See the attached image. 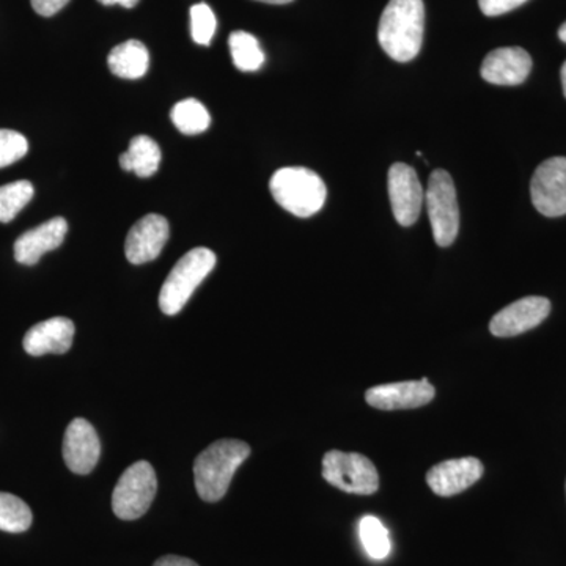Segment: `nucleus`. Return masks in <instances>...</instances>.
<instances>
[{"label": "nucleus", "mask_w": 566, "mask_h": 566, "mask_svg": "<svg viewBox=\"0 0 566 566\" xmlns=\"http://www.w3.org/2000/svg\"><path fill=\"white\" fill-rule=\"evenodd\" d=\"M158 491L156 472L147 461H137L123 472L114 494L112 510L123 521L139 520L150 509Z\"/></svg>", "instance_id": "423d86ee"}, {"label": "nucleus", "mask_w": 566, "mask_h": 566, "mask_svg": "<svg viewBox=\"0 0 566 566\" xmlns=\"http://www.w3.org/2000/svg\"><path fill=\"white\" fill-rule=\"evenodd\" d=\"M169 222L161 214H148L134 223L126 238V259L133 264L153 262L169 240Z\"/></svg>", "instance_id": "f8f14e48"}, {"label": "nucleus", "mask_w": 566, "mask_h": 566, "mask_svg": "<svg viewBox=\"0 0 566 566\" xmlns=\"http://www.w3.org/2000/svg\"><path fill=\"white\" fill-rule=\"evenodd\" d=\"M549 312L551 303L546 297H523L494 315L490 323L491 334L506 338L527 333L545 322Z\"/></svg>", "instance_id": "9d476101"}, {"label": "nucleus", "mask_w": 566, "mask_h": 566, "mask_svg": "<svg viewBox=\"0 0 566 566\" xmlns=\"http://www.w3.org/2000/svg\"><path fill=\"white\" fill-rule=\"evenodd\" d=\"M387 186L395 219L400 226L411 227L419 219L424 202L423 188L416 170L408 164H394L389 169Z\"/></svg>", "instance_id": "1a4fd4ad"}, {"label": "nucleus", "mask_w": 566, "mask_h": 566, "mask_svg": "<svg viewBox=\"0 0 566 566\" xmlns=\"http://www.w3.org/2000/svg\"><path fill=\"white\" fill-rule=\"evenodd\" d=\"M214 252L207 248H196L186 253L180 262L167 275L159 293V308L163 314L172 316L180 314L182 307L191 300L197 286L214 270Z\"/></svg>", "instance_id": "20e7f679"}, {"label": "nucleus", "mask_w": 566, "mask_h": 566, "mask_svg": "<svg viewBox=\"0 0 566 566\" xmlns=\"http://www.w3.org/2000/svg\"><path fill=\"white\" fill-rule=\"evenodd\" d=\"M170 117H172L178 132L186 134V136L202 134L211 125L210 112L202 103L192 98L182 99V102L175 104Z\"/></svg>", "instance_id": "aec40b11"}, {"label": "nucleus", "mask_w": 566, "mask_h": 566, "mask_svg": "<svg viewBox=\"0 0 566 566\" xmlns=\"http://www.w3.org/2000/svg\"><path fill=\"white\" fill-rule=\"evenodd\" d=\"M423 0H390L379 21L378 40L395 62H411L422 50Z\"/></svg>", "instance_id": "f257e3e1"}, {"label": "nucleus", "mask_w": 566, "mask_h": 566, "mask_svg": "<svg viewBox=\"0 0 566 566\" xmlns=\"http://www.w3.org/2000/svg\"><path fill=\"white\" fill-rule=\"evenodd\" d=\"M161 159V148L151 137L136 136L129 142L128 151L120 156V166L126 172L148 178L158 172Z\"/></svg>", "instance_id": "6ab92c4d"}, {"label": "nucleus", "mask_w": 566, "mask_h": 566, "mask_svg": "<svg viewBox=\"0 0 566 566\" xmlns=\"http://www.w3.org/2000/svg\"><path fill=\"white\" fill-rule=\"evenodd\" d=\"M256 2L271 3V6H285V3L293 2V0H256Z\"/></svg>", "instance_id": "7c9ffc66"}, {"label": "nucleus", "mask_w": 566, "mask_h": 566, "mask_svg": "<svg viewBox=\"0 0 566 566\" xmlns=\"http://www.w3.org/2000/svg\"><path fill=\"white\" fill-rule=\"evenodd\" d=\"M359 536L368 556L375 560H382L389 556L392 543H390L389 532L378 517L364 516L359 523Z\"/></svg>", "instance_id": "5701e85b"}, {"label": "nucleus", "mask_w": 566, "mask_h": 566, "mask_svg": "<svg viewBox=\"0 0 566 566\" xmlns=\"http://www.w3.org/2000/svg\"><path fill=\"white\" fill-rule=\"evenodd\" d=\"M29 151L28 139L11 129H0V169L24 158Z\"/></svg>", "instance_id": "a878e982"}, {"label": "nucleus", "mask_w": 566, "mask_h": 566, "mask_svg": "<svg viewBox=\"0 0 566 566\" xmlns=\"http://www.w3.org/2000/svg\"><path fill=\"white\" fill-rule=\"evenodd\" d=\"M532 202L546 218L566 214V158L539 164L531 182Z\"/></svg>", "instance_id": "6e6552de"}, {"label": "nucleus", "mask_w": 566, "mask_h": 566, "mask_svg": "<svg viewBox=\"0 0 566 566\" xmlns=\"http://www.w3.org/2000/svg\"><path fill=\"white\" fill-rule=\"evenodd\" d=\"M483 475V464L479 458L465 457L442 461L428 471L427 483L434 494L450 497L463 493L475 485Z\"/></svg>", "instance_id": "4468645a"}, {"label": "nucleus", "mask_w": 566, "mask_h": 566, "mask_svg": "<svg viewBox=\"0 0 566 566\" xmlns=\"http://www.w3.org/2000/svg\"><path fill=\"white\" fill-rule=\"evenodd\" d=\"M153 566H199L191 558L180 556H164L158 558Z\"/></svg>", "instance_id": "c85d7f7f"}, {"label": "nucleus", "mask_w": 566, "mask_h": 566, "mask_svg": "<svg viewBox=\"0 0 566 566\" xmlns=\"http://www.w3.org/2000/svg\"><path fill=\"white\" fill-rule=\"evenodd\" d=\"M216 25H218V22H216L214 13H212L207 3H197V6L192 7L191 35L197 44L208 46L211 43L212 36H214Z\"/></svg>", "instance_id": "393cba45"}, {"label": "nucleus", "mask_w": 566, "mask_h": 566, "mask_svg": "<svg viewBox=\"0 0 566 566\" xmlns=\"http://www.w3.org/2000/svg\"><path fill=\"white\" fill-rule=\"evenodd\" d=\"M32 510L17 495L0 493V531L21 534L32 526Z\"/></svg>", "instance_id": "4be33fe9"}, {"label": "nucleus", "mask_w": 566, "mask_h": 566, "mask_svg": "<svg viewBox=\"0 0 566 566\" xmlns=\"http://www.w3.org/2000/svg\"><path fill=\"white\" fill-rule=\"evenodd\" d=\"M323 479L348 494L370 495L379 488L375 464L360 453L331 450L323 457Z\"/></svg>", "instance_id": "0eeeda50"}, {"label": "nucleus", "mask_w": 566, "mask_h": 566, "mask_svg": "<svg viewBox=\"0 0 566 566\" xmlns=\"http://www.w3.org/2000/svg\"><path fill=\"white\" fill-rule=\"evenodd\" d=\"M558 39H560V41H564V43L566 44V22H564V24H562V28L558 29Z\"/></svg>", "instance_id": "473e14b6"}, {"label": "nucleus", "mask_w": 566, "mask_h": 566, "mask_svg": "<svg viewBox=\"0 0 566 566\" xmlns=\"http://www.w3.org/2000/svg\"><path fill=\"white\" fill-rule=\"evenodd\" d=\"M428 216L436 244L449 248L455 243L460 230V207H458L455 182L447 170L438 169L430 175L424 191Z\"/></svg>", "instance_id": "39448f33"}, {"label": "nucleus", "mask_w": 566, "mask_h": 566, "mask_svg": "<svg viewBox=\"0 0 566 566\" xmlns=\"http://www.w3.org/2000/svg\"><path fill=\"white\" fill-rule=\"evenodd\" d=\"M251 455V447L238 439H221L205 449L193 463L197 494L205 502L221 501L234 472Z\"/></svg>", "instance_id": "f03ea898"}, {"label": "nucleus", "mask_w": 566, "mask_h": 566, "mask_svg": "<svg viewBox=\"0 0 566 566\" xmlns=\"http://www.w3.org/2000/svg\"><path fill=\"white\" fill-rule=\"evenodd\" d=\"M102 455V442L93 424L85 419H74L63 438V460L71 472L91 474Z\"/></svg>", "instance_id": "9b49d317"}, {"label": "nucleus", "mask_w": 566, "mask_h": 566, "mask_svg": "<svg viewBox=\"0 0 566 566\" xmlns=\"http://www.w3.org/2000/svg\"><path fill=\"white\" fill-rule=\"evenodd\" d=\"M526 2L527 0H479V6L486 17H501Z\"/></svg>", "instance_id": "bb28decb"}, {"label": "nucleus", "mask_w": 566, "mask_h": 566, "mask_svg": "<svg viewBox=\"0 0 566 566\" xmlns=\"http://www.w3.org/2000/svg\"><path fill=\"white\" fill-rule=\"evenodd\" d=\"M76 327L70 318L55 316L46 322L35 324L25 334L22 346L31 356L44 354H65L73 345Z\"/></svg>", "instance_id": "f3484780"}, {"label": "nucleus", "mask_w": 566, "mask_h": 566, "mask_svg": "<svg viewBox=\"0 0 566 566\" xmlns=\"http://www.w3.org/2000/svg\"><path fill=\"white\" fill-rule=\"evenodd\" d=\"M271 193L283 210L311 218L326 203L327 189L318 174L305 167H283L270 181Z\"/></svg>", "instance_id": "7ed1b4c3"}, {"label": "nucleus", "mask_w": 566, "mask_h": 566, "mask_svg": "<svg viewBox=\"0 0 566 566\" xmlns=\"http://www.w3.org/2000/svg\"><path fill=\"white\" fill-rule=\"evenodd\" d=\"M102 6L111 7V6H122L125 9H133L139 3V0H98Z\"/></svg>", "instance_id": "c756f323"}, {"label": "nucleus", "mask_w": 566, "mask_h": 566, "mask_svg": "<svg viewBox=\"0 0 566 566\" xmlns=\"http://www.w3.org/2000/svg\"><path fill=\"white\" fill-rule=\"evenodd\" d=\"M436 389L428 379L420 381L392 382L371 387L365 394V400L371 408L381 411H397V409H416L431 403Z\"/></svg>", "instance_id": "ddd939ff"}, {"label": "nucleus", "mask_w": 566, "mask_h": 566, "mask_svg": "<svg viewBox=\"0 0 566 566\" xmlns=\"http://www.w3.org/2000/svg\"><path fill=\"white\" fill-rule=\"evenodd\" d=\"M35 189L31 181H14L0 188V222L9 223L31 202Z\"/></svg>", "instance_id": "b1692460"}, {"label": "nucleus", "mask_w": 566, "mask_h": 566, "mask_svg": "<svg viewBox=\"0 0 566 566\" xmlns=\"http://www.w3.org/2000/svg\"><path fill=\"white\" fill-rule=\"evenodd\" d=\"M560 77H562V87H564V95L566 98V62L564 63V66H562Z\"/></svg>", "instance_id": "2f4dec72"}, {"label": "nucleus", "mask_w": 566, "mask_h": 566, "mask_svg": "<svg viewBox=\"0 0 566 566\" xmlns=\"http://www.w3.org/2000/svg\"><path fill=\"white\" fill-rule=\"evenodd\" d=\"M33 10L40 14V17H54L62 9H65L66 3L70 0H31Z\"/></svg>", "instance_id": "cd10ccee"}, {"label": "nucleus", "mask_w": 566, "mask_h": 566, "mask_svg": "<svg viewBox=\"0 0 566 566\" xmlns=\"http://www.w3.org/2000/svg\"><path fill=\"white\" fill-rule=\"evenodd\" d=\"M69 223L63 218H54L41 223L36 229L29 230L14 243V259L25 266L40 262L44 253L54 251L65 241Z\"/></svg>", "instance_id": "dca6fc26"}, {"label": "nucleus", "mask_w": 566, "mask_h": 566, "mask_svg": "<svg viewBox=\"0 0 566 566\" xmlns=\"http://www.w3.org/2000/svg\"><path fill=\"white\" fill-rule=\"evenodd\" d=\"M107 63L115 76L123 80H139L147 74L150 54L142 41L128 40L111 51Z\"/></svg>", "instance_id": "a211bd4d"}, {"label": "nucleus", "mask_w": 566, "mask_h": 566, "mask_svg": "<svg viewBox=\"0 0 566 566\" xmlns=\"http://www.w3.org/2000/svg\"><path fill=\"white\" fill-rule=\"evenodd\" d=\"M532 71V57L523 48H499L486 55L482 77L494 85H520Z\"/></svg>", "instance_id": "2eb2a0df"}, {"label": "nucleus", "mask_w": 566, "mask_h": 566, "mask_svg": "<svg viewBox=\"0 0 566 566\" xmlns=\"http://www.w3.org/2000/svg\"><path fill=\"white\" fill-rule=\"evenodd\" d=\"M230 52L234 66L244 73H253L262 69L264 63V52L260 46L259 40L252 33L238 31L233 32L229 39Z\"/></svg>", "instance_id": "412c9836"}]
</instances>
